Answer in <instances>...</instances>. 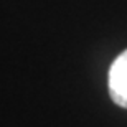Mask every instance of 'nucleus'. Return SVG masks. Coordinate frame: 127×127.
Wrapping results in <instances>:
<instances>
[{
    "label": "nucleus",
    "mask_w": 127,
    "mask_h": 127,
    "mask_svg": "<svg viewBox=\"0 0 127 127\" xmlns=\"http://www.w3.org/2000/svg\"><path fill=\"white\" fill-rule=\"evenodd\" d=\"M107 88L111 99L119 107L127 109V50L121 53L109 68Z\"/></svg>",
    "instance_id": "f257e3e1"
}]
</instances>
